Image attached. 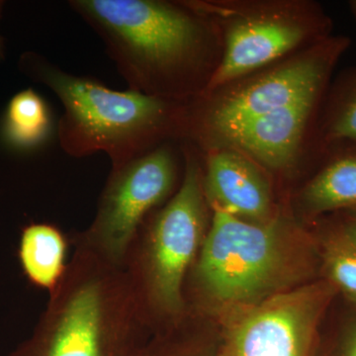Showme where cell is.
<instances>
[{
    "mask_svg": "<svg viewBox=\"0 0 356 356\" xmlns=\"http://www.w3.org/2000/svg\"><path fill=\"white\" fill-rule=\"evenodd\" d=\"M67 6L102 40L130 90L177 102L203 92L209 26L195 4L70 0Z\"/></svg>",
    "mask_w": 356,
    "mask_h": 356,
    "instance_id": "cell-1",
    "label": "cell"
},
{
    "mask_svg": "<svg viewBox=\"0 0 356 356\" xmlns=\"http://www.w3.org/2000/svg\"><path fill=\"white\" fill-rule=\"evenodd\" d=\"M19 69L57 96L64 112L57 125L67 156L103 153L112 168L144 156L168 139L182 138L185 104L107 88L91 77L63 70L36 51H25Z\"/></svg>",
    "mask_w": 356,
    "mask_h": 356,
    "instance_id": "cell-2",
    "label": "cell"
},
{
    "mask_svg": "<svg viewBox=\"0 0 356 356\" xmlns=\"http://www.w3.org/2000/svg\"><path fill=\"white\" fill-rule=\"evenodd\" d=\"M209 231L194 266L201 308L222 315L289 291L320 269L318 243L280 219L245 221L212 208Z\"/></svg>",
    "mask_w": 356,
    "mask_h": 356,
    "instance_id": "cell-3",
    "label": "cell"
},
{
    "mask_svg": "<svg viewBox=\"0 0 356 356\" xmlns=\"http://www.w3.org/2000/svg\"><path fill=\"white\" fill-rule=\"evenodd\" d=\"M146 325L126 269L76 240L31 337L8 356H123Z\"/></svg>",
    "mask_w": 356,
    "mask_h": 356,
    "instance_id": "cell-4",
    "label": "cell"
},
{
    "mask_svg": "<svg viewBox=\"0 0 356 356\" xmlns=\"http://www.w3.org/2000/svg\"><path fill=\"white\" fill-rule=\"evenodd\" d=\"M185 154L184 180L175 196L133 243L124 268L146 325L185 316L184 283L205 238L206 197L202 170Z\"/></svg>",
    "mask_w": 356,
    "mask_h": 356,
    "instance_id": "cell-5",
    "label": "cell"
},
{
    "mask_svg": "<svg viewBox=\"0 0 356 356\" xmlns=\"http://www.w3.org/2000/svg\"><path fill=\"white\" fill-rule=\"evenodd\" d=\"M350 39L330 36L293 58L229 89L199 95L185 105L184 136L204 147L219 149L248 123L315 93L325 92Z\"/></svg>",
    "mask_w": 356,
    "mask_h": 356,
    "instance_id": "cell-6",
    "label": "cell"
},
{
    "mask_svg": "<svg viewBox=\"0 0 356 356\" xmlns=\"http://www.w3.org/2000/svg\"><path fill=\"white\" fill-rule=\"evenodd\" d=\"M177 170V154L168 142L112 168L92 224L76 240L124 268L145 219L172 193Z\"/></svg>",
    "mask_w": 356,
    "mask_h": 356,
    "instance_id": "cell-7",
    "label": "cell"
},
{
    "mask_svg": "<svg viewBox=\"0 0 356 356\" xmlns=\"http://www.w3.org/2000/svg\"><path fill=\"white\" fill-rule=\"evenodd\" d=\"M337 294L322 278L222 314L224 339L216 356H312Z\"/></svg>",
    "mask_w": 356,
    "mask_h": 356,
    "instance_id": "cell-8",
    "label": "cell"
},
{
    "mask_svg": "<svg viewBox=\"0 0 356 356\" xmlns=\"http://www.w3.org/2000/svg\"><path fill=\"white\" fill-rule=\"evenodd\" d=\"M331 21L317 6L303 13L293 6H271L236 16L226 27L222 62L201 95L217 91L295 50L330 37Z\"/></svg>",
    "mask_w": 356,
    "mask_h": 356,
    "instance_id": "cell-9",
    "label": "cell"
},
{
    "mask_svg": "<svg viewBox=\"0 0 356 356\" xmlns=\"http://www.w3.org/2000/svg\"><path fill=\"white\" fill-rule=\"evenodd\" d=\"M202 181L206 200L212 208L245 221L267 222L275 219L268 181L259 168L236 149H212Z\"/></svg>",
    "mask_w": 356,
    "mask_h": 356,
    "instance_id": "cell-10",
    "label": "cell"
},
{
    "mask_svg": "<svg viewBox=\"0 0 356 356\" xmlns=\"http://www.w3.org/2000/svg\"><path fill=\"white\" fill-rule=\"evenodd\" d=\"M324 93L306 96L255 119L234 135L226 146L250 154L268 168L284 170L298 156L302 140Z\"/></svg>",
    "mask_w": 356,
    "mask_h": 356,
    "instance_id": "cell-11",
    "label": "cell"
},
{
    "mask_svg": "<svg viewBox=\"0 0 356 356\" xmlns=\"http://www.w3.org/2000/svg\"><path fill=\"white\" fill-rule=\"evenodd\" d=\"M18 255L28 280L51 293L67 271V240L54 225L30 224L22 229Z\"/></svg>",
    "mask_w": 356,
    "mask_h": 356,
    "instance_id": "cell-12",
    "label": "cell"
},
{
    "mask_svg": "<svg viewBox=\"0 0 356 356\" xmlns=\"http://www.w3.org/2000/svg\"><path fill=\"white\" fill-rule=\"evenodd\" d=\"M302 198L310 214L356 212V149L330 156L307 184Z\"/></svg>",
    "mask_w": 356,
    "mask_h": 356,
    "instance_id": "cell-13",
    "label": "cell"
},
{
    "mask_svg": "<svg viewBox=\"0 0 356 356\" xmlns=\"http://www.w3.org/2000/svg\"><path fill=\"white\" fill-rule=\"evenodd\" d=\"M53 132L51 110L34 89H24L11 98L0 125V138L6 146L32 151L44 146Z\"/></svg>",
    "mask_w": 356,
    "mask_h": 356,
    "instance_id": "cell-14",
    "label": "cell"
},
{
    "mask_svg": "<svg viewBox=\"0 0 356 356\" xmlns=\"http://www.w3.org/2000/svg\"><path fill=\"white\" fill-rule=\"evenodd\" d=\"M318 242L323 280L356 303V218L332 225Z\"/></svg>",
    "mask_w": 356,
    "mask_h": 356,
    "instance_id": "cell-15",
    "label": "cell"
},
{
    "mask_svg": "<svg viewBox=\"0 0 356 356\" xmlns=\"http://www.w3.org/2000/svg\"><path fill=\"white\" fill-rule=\"evenodd\" d=\"M318 147L329 158L356 149V67L337 81L330 96L318 132Z\"/></svg>",
    "mask_w": 356,
    "mask_h": 356,
    "instance_id": "cell-16",
    "label": "cell"
},
{
    "mask_svg": "<svg viewBox=\"0 0 356 356\" xmlns=\"http://www.w3.org/2000/svg\"><path fill=\"white\" fill-rule=\"evenodd\" d=\"M154 339L145 343L142 339L123 356H200V346L193 337Z\"/></svg>",
    "mask_w": 356,
    "mask_h": 356,
    "instance_id": "cell-17",
    "label": "cell"
},
{
    "mask_svg": "<svg viewBox=\"0 0 356 356\" xmlns=\"http://www.w3.org/2000/svg\"><path fill=\"white\" fill-rule=\"evenodd\" d=\"M343 356H356V318L346 332Z\"/></svg>",
    "mask_w": 356,
    "mask_h": 356,
    "instance_id": "cell-18",
    "label": "cell"
},
{
    "mask_svg": "<svg viewBox=\"0 0 356 356\" xmlns=\"http://www.w3.org/2000/svg\"><path fill=\"white\" fill-rule=\"evenodd\" d=\"M6 43H4V39L0 35V63L6 58Z\"/></svg>",
    "mask_w": 356,
    "mask_h": 356,
    "instance_id": "cell-19",
    "label": "cell"
},
{
    "mask_svg": "<svg viewBox=\"0 0 356 356\" xmlns=\"http://www.w3.org/2000/svg\"><path fill=\"white\" fill-rule=\"evenodd\" d=\"M351 13H353V17L356 21V0H353L350 2Z\"/></svg>",
    "mask_w": 356,
    "mask_h": 356,
    "instance_id": "cell-20",
    "label": "cell"
},
{
    "mask_svg": "<svg viewBox=\"0 0 356 356\" xmlns=\"http://www.w3.org/2000/svg\"><path fill=\"white\" fill-rule=\"evenodd\" d=\"M353 216L356 218V212H353Z\"/></svg>",
    "mask_w": 356,
    "mask_h": 356,
    "instance_id": "cell-21",
    "label": "cell"
}]
</instances>
